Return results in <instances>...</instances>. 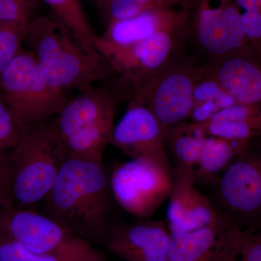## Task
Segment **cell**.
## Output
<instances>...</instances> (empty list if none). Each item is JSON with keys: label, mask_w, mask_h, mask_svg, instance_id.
Returning a JSON list of instances; mask_svg holds the SVG:
<instances>
[{"label": "cell", "mask_w": 261, "mask_h": 261, "mask_svg": "<svg viewBox=\"0 0 261 261\" xmlns=\"http://www.w3.org/2000/svg\"><path fill=\"white\" fill-rule=\"evenodd\" d=\"M0 91L24 130L56 118L69 99L49 84L32 51L22 49L1 75Z\"/></svg>", "instance_id": "8992f818"}, {"label": "cell", "mask_w": 261, "mask_h": 261, "mask_svg": "<svg viewBox=\"0 0 261 261\" xmlns=\"http://www.w3.org/2000/svg\"><path fill=\"white\" fill-rule=\"evenodd\" d=\"M39 212L70 233L102 246L116 222L117 204L103 163L68 157Z\"/></svg>", "instance_id": "6da1fadb"}, {"label": "cell", "mask_w": 261, "mask_h": 261, "mask_svg": "<svg viewBox=\"0 0 261 261\" xmlns=\"http://www.w3.org/2000/svg\"><path fill=\"white\" fill-rule=\"evenodd\" d=\"M0 236L37 254L92 255L100 251L32 209H0Z\"/></svg>", "instance_id": "30bf717a"}, {"label": "cell", "mask_w": 261, "mask_h": 261, "mask_svg": "<svg viewBox=\"0 0 261 261\" xmlns=\"http://www.w3.org/2000/svg\"><path fill=\"white\" fill-rule=\"evenodd\" d=\"M34 5V0H1L0 24L13 25L27 33Z\"/></svg>", "instance_id": "d4e9b609"}, {"label": "cell", "mask_w": 261, "mask_h": 261, "mask_svg": "<svg viewBox=\"0 0 261 261\" xmlns=\"http://www.w3.org/2000/svg\"><path fill=\"white\" fill-rule=\"evenodd\" d=\"M170 231L162 220L117 221L102 246L125 261H168Z\"/></svg>", "instance_id": "4fadbf2b"}, {"label": "cell", "mask_w": 261, "mask_h": 261, "mask_svg": "<svg viewBox=\"0 0 261 261\" xmlns=\"http://www.w3.org/2000/svg\"><path fill=\"white\" fill-rule=\"evenodd\" d=\"M187 42L186 34L160 32L128 45H117L98 36L94 44L134 88L184 53Z\"/></svg>", "instance_id": "8fae6325"}, {"label": "cell", "mask_w": 261, "mask_h": 261, "mask_svg": "<svg viewBox=\"0 0 261 261\" xmlns=\"http://www.w3.org/2000/svg\"><path fill=\"white\" fill-rule=\"evenodd\" d=\"M25 39L48 82L65 94L119 75L92 41L72 32L55 15L32 19Z\"/></svg>", "instance_id": "7a4b0ae2"}, {"label": "cell", "mask_w": 261, "mask_h": 261, "mask_svg": "<svg viewBox=\"0 0 261 261\" xmlns=\"http://www.w3.org/2000/svg\"><path fill=\"white\" fill-rule=\"evenodd\" d=\"M205 137L190 122L168 132L166 147L174 164V171L195 175Z\"/></svg>", "instance_id": "d6986e66"}, {"label": "cell", "mask_w": 261, "mask_h": 261, "mask_svg": "<svg viewBox=\"0 0 261 261\" xmlns=\"http://www.w3.org/2000/svg\"><path fill=\"white\" fill-rule=\"evenodd\" d=\"M223 223L188 232H170L168 261H214Z\"/></svg>", "instance_id": "e0dca14e"}, {"label": "cell", "mask_w": 261, "mask_h": 261, "mask_svg": "<svg viewBox=\"0 0 261 261\" xmlns=\"http://www.w3.org/2000/svg\"><path fill=\"white\" fill-rule=\"evenodd\" d=\"M10 149L0 150V209L15 207L12 194Z\"/></svg>", "instance_id": "83f0119b"}, {"label": "cell", "mask_w": 261, "mask_h": 261, "mask_svg": "<svg viewBox=\"0 0 261 261\" xmlns=\"http://www.w3.org/2000/svg\"><path fill=\"white\" fill-rule=\"evenodd\" d=\"M240 9L245 12L261 9V0H233Z\"/></svg>", "instance_id": "f546056e"}, {"label": "cell", "mask_w": 261, "mask_h": 261, "mask_svg": "<svg viewBox=\"0 0 261 261\" xmlns=\"http://www.w3.org/2000/svg\"><path fill=\"white\" fill-rule=\"evenodd\" d=\"M25 32L13 25L0 24V77L21 49Z\"/></svg>", "instance_id": "484cf974"}, {"label": "cell", "mask_w": 261, "mask_h": 261, "mask_svg": "<svg viewBox=\"0 0 261 261\" xmlns=\"http://www.w3.org/2000/svg\"><path fill=\"white\" fill-rule=\"evenodd\" d=\"M25 132L15 121L4 100L0 99V150L13 148Z\"/></svg>", "instance_id": "4316f807"}, {"label": "cell", "mask_w": 261, "mask_h": 261, "mask_svg": "<svg viewBox=\"0 0 261 261\" xmlns=\"http://www.w3.org/2000/svg\"><path fill=\"white\" fill-rule=\"evenodd\" d=\"M247 142L206 136L195 170L196 185L212 186Z\"/></svg>", "instance_id": "ac0fdd59"}, {"label": "cell", "mask_w": 261, "mask_h": 261, "mask_svg": "<svg viewBox=\"0 0 261 261\" xmlns=\"http://www.w3.org/2000/svg\"><path fill=\"white\" fill-rule=\"evenodd\" d=\"M193 106L207 105L219 112L224 108L238 104L211 74L207 67L204 74L196 84L193 92Z\"/></svg>", "instance_id": "cb8c5ba5"}, {"label": "cell", "mask_w": 261, "mask_h": 261, "mask_svg": "<svg viewBox=\"0 0 261 261\" xmlns=\"http://www.w3.org/2000/svg\"><path fill=\"white\" fill-rule=\"evenodd\" d=\"M241 12L233 0H193L187 40L192 39L205 66L221 61L247 42Z\"/></svg>", "instance_id": "ba28073f"}, {"label": "cell", "mask_w": 261, "mask_h": 261, "mask_svg": "<svg viewBox=\"0 0 261 261\" xmlns=\"http://www.w3.org/2000/svg\"><path fill=\"white\" fill-rule=\"evenodd\" d=\"M190 15V8H186L148 10L132 18L108 23L99 37L117 45H128L160 32L188 35Z\"/></svg>", "instance_id": "2e32d148"}, {"label": "cell", "mask_w": 261, "mask_h": 261, "mask_svg": "<svg viewBox=\"0 0 261 261\" xmlns=\"http://www.w3.org/2000/svg\"><path fill=\"white\" fill-rule=\"evenodd\" d=\"M212 186L209 199L225 226L261 228V135L247 142Z\"/></svg>", "instance_id": "5b68a950"}, {"label": "cell", "mask_w": 261, "mask_h": 261, "mask_svg": "<svg viewBox=\"0 0 261 261\" xmlns=\"http://www.w3.org/2000/svg\"><path fill=\"white\" fill-rule=\"evenodd\" d=\"M241 22L247 42L261 46V9L242 13Z\"/></svg>", "instance_id": "f1b7e54d"}, {"label": "cell", "mask_w": 261, "mask_h": 261, "mask_svg": "<svg viewBox=\"0 0 261 261\" xmlns=\"http://www.w3.org/2000/svg\"><path fill=\"white\" fill-rule=\"evenodd\" d=\"M106 1H107V0H104V1H103L102 5L104 4V3H106Z\"/></svg>", "instance_id": "4dcf8cb0"}, {"label": "cell", "mask_w": 261, "mask_h": 261, "mask_svg": "<svg viewBox=\"0 0 261 261\" xmlns=\"http://www.w3.org/2000/svg\"><path fill=\"white\" fill-rule=\"evenodd\" d=\"M121 119L115 125L111 145L130 159L157 163L174 171L166 147V133L145 105L130 99Z\"/></svg>", "instance_id": "7c38bea8"}, {"label": "cell", "mask_w": 261, "mask_h": 261, "mask_svg": "<svg viewBox=\"0 0 261 261\" xmlns=\"http://www.w3.org/2000/svg\"><path fill=\"white\" fill-rule=\"evenodd\" d=\"M49 5L53 15L80 37L94 41L98 36L87 18L80 0H42Z\"/></svg>", "instance_id": "7402d4cb"}, {"label": "cell", "mask_w": 261, "mask_h": 261, "mask_svg": "<svg viewBox=\"0 0 261 261\" xmlns=\"http://www.w3.org/2000/svg\"><path fill=\"white\" fill-rule=\"evenodd\" d=\"M206 67L238 104L261 106V46L248 42Z\"/></svg>", "instance_id": "5bb4252c"}, {"label": "cell", "mask_w": 261, "mask_h": 261, "mask_svg": "<svg viewBox=\"0 0 261 261\" xmlns=\"http://www.w3.org/2000/svg\"><path fill=\"white\" fill-rule=\"evenodd\" d=\"M215 261H261V228L240 230L225 226Z\"/></svg>", "instance_id": "ffe728a7"}, {"label": "cell", "mask_w": 261, "mask_h": 261, "mask_svg": "<svg viewBox=\"0 0 261 261\" xmlns=\"http://www.w3.org/2000/svg\"><path fill=\"white\" fill-rule=\"evenodd\" d=\"M0 261H108L102 251L92 255L37 254L0 236Z\"/></svg>", "instance_id": "603a6c76"}, {"label": "cell", "mask_w": 261, "mask_h": 261, "mask_svg": "<svg viewBox=\"0 0 261 261\" xmlns=\"http://www.w3.org/2000/svg\"><path fill=\"white\" fill-rule=\"evenodd\" d=\"M205 65L184 53L132 88L133 97L159 120L166 135L186 123L193 108V92Z\"/></svg>", "instance_id": "52a82bcc"}, {"label": "cell", "mask_w": 261, "mask_h": 261, "mask_svg": "<svg viewBox=\"0 0 261 261\" xmlns=\"http://www.w3.org/2000/svg\"><path fill=\"white\" fill-rule=\"evenodd\" d=\"M192 1L193 0H107L103 5L108 24L132 18L148 10L190 8Z\"/></svg>", "instance_id": "44dd1931"}, {"label": "cell", "mask_w": 261, "mask_h": 261, "mask_svg": "<svg viewBox=\"0 0 261 261\" xmlns=\"http://www.w3.org/2000/svg\"><path fill=\"white\" fill-rule=\"evenodd\" d=\"M173 171L161 165L130 159L110 173L117 204L139 219H151L171 194Z\"/></svg>", "instance_id": "9c48e42d"}, {"label": "cell", "mask_w": 261, "mask_h": 261, "mask_svg": "<svg viewBox=\"0 0 261 261\" xmlns=\"http://www.w3.org/2000/svg\"><path fill=\"white\" fill-rule=\"evenodd\" d=\"M69 157L54 118L31 127L13 148L10 162L15 207L31 209L49 193Z\"/></svg>", "instance_id": "277c9868"}, {"label": "cell", "mask_w": 261, "mask_h": 261, "mask_svg": "<svg viewBox=\"0 0 261 261\" xmlns=\"http://www.w3.org/2000/svg\"><path fill=\"white\" fill-rule=\"evenodd\" d=\"M168 199L170 232H188L222 223L209 197L197 190L192 173L173 171Z\"/></svg>", "instance_id": "9a60e30c"}, {"label": "cell", "mask_w": 261, "mask_h": 261, "mask_svg": "<svg viewBox=\"0 0 261 261\" xmlns=\"http://www.w3.org/2000/svg\"><path fill=\"white\" fill-rule=\"evenodd\" d=\"M0 1H1V0H0Z\"/></svg>", "instance_id": "1f68e13d"}, {"label": "cell", "mask_w": 261, "mask_h": 261, "mask_svg": "<svg viewBox=\"0 0 261 261\" xmlns=\"http://www.w3.org/2000/svg\"><path fill=\"white\" fill-rule=\"evenodd\" d=\"M132 97L129 82L117 75L68 99L54 118L68 155L103 163V154L111 143L117 109L121 102H129Z\"/></svg>", "instance_id": "3957f363"}]
</instances>
